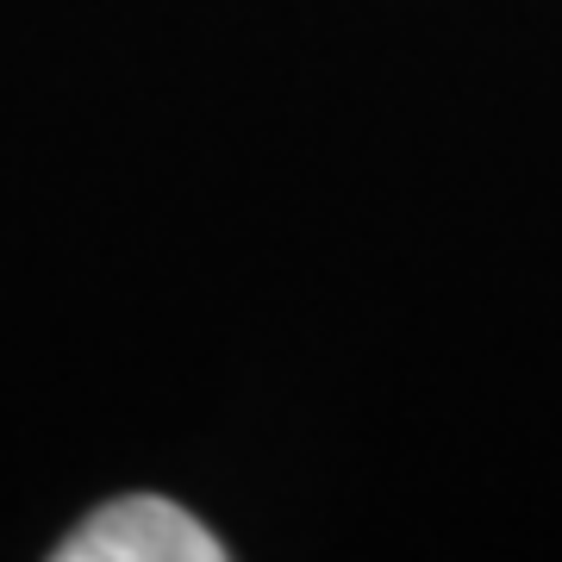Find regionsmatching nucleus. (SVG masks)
I'll return each instance as SVG.
<instances>
[{
    "label": "nucleus",
    "mask_w": 562,
    "mask_h": 562,
    "mask_svg": "<svg viewBox=\"0 0 562 562\" xmlns=\"http://www.w3.org/2000/svg\"><path fill=\"white\" fill-rule=\"evenodd\" d=\"M57 562H220V538L157 494H125L50 550Z\"/></svg>",
    "instance_id": "f257e3e1"
}]
</instances>
